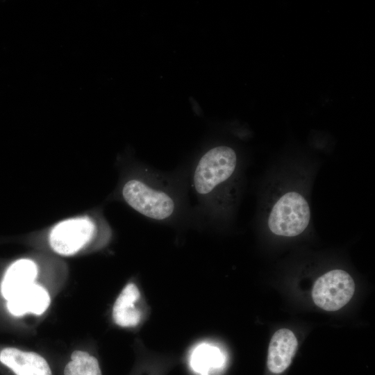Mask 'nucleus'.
Segmentation results:
<instances>
[{
    "mask_svg": "<svg viewBox=\"0 0 375 375\" xmlns=\"http://www.w3.org/2000/svg\"><path fill=\"white\" fill-rule=\"evenodd\" d=\"M95 225L88 217L68 219L57 224L49 234L51 249L58 254L77 253L92 238Z\"/></svg>",
    "mask_w": 375,
    "mask_h": 375,
    "instance_id": "nucleus-5",
    "label": "nucleus"
},
{
    "mask_svg": "<svg viewBox=\"0 0 375 375\" xmlns=\"http://www.w3.org/2000/svg\"><path fill=\"white\" fill-rule=\"evenodd\" d=\"M237 156L226 146L214 147L207 151L198 162L193 173L196 192L206 197L215 190L234 173Z\"/></svg>",
    "mask_w": 375,
    "mask_h": 375,
    "instance_id": "nucleus-2",
    "label": "nucleus"
},
{
    "mask_svg": "<svg viewBox=\"0 0 375 375\" xmlns=\"http://www.w3.org/2000/svg\"><path fill=\"white\" fill-rule=\"evenodd\" d=\"M310 219V209L306 199L297 192H289L274 205L268 226L276 235L294 237L304 231Z\"/></svg>",
    "mask_w": 375,
    "mask_h": 375,
    "instance_id": "nucleus-3",
    "label": "nucleus"
},
{
    "mask_svg": "<svg viewBox=\"0 0 375 375\" xmlns=\"http://www.w3.org/2000/svg\"><path fill=\"white\" fill-rule=\"evenodd\" d=\"M149 312V306L139 287L130 282L117 297L112 306V317L118 326L136 328L148 319Z\"/></svg>",
    "mask_w": 375,
    "mask_h": 375,
    "instance_id": "nucleus-6",
    "label": "nucleus"
},
{
    "mask_svg": "<svg viewBox=\"0 0 375 375\" xmlns=\"http://www.w3.org/2000/svg\"><path fill=\"white\" fill-rule=\"evenodd\" d=\"M64 369V375H102L98 360L88 352L76 350Z\"/></svg>",
    "mask_w": 375,
    "mask_h": 375,
    "instance_id": "nucleus-12",
    "label": "nucleus"
},
{
    "mask_svg": "<svg viewBox=\"0 0 375 375\" xmlns=\"http://www.w3.org/2000/svg\"><path fill=\"white\" fill-rule=\"evenodd\" d=\"M49 303L48 292L33 283L9 299L7 307L9 312L15 316L27 312L41 315L48 308Z\"/></svg>",
    "mask_w": 375,
    "mask_h": 375,
    "instance_id": "nucleus-9",
    "label": "nucleus"
},
{
    "mask_svg": "<svg viewBox=\"0 0 375 375\" xmlns=\"http://www.w3.org/2000/svg\"><path fill=\"white\" fill-rule=\"evenodd\" d=\"M224 362V356L215 344L202 342L192 347L189 357L190 366L198 375H210L212 369L219 368Z\"/></svg>",
    "mask_w": 375,
    "mask_h": 375,
    "instance_id": "nucleus-11",
    "label": "nucleus"
},
{
    "mask_svg": "<svg viewBox=\"0 0 375 375\" xmlns=\"http://www.w3.org/2000/svg\"><path fill=\"white\" fill-rule=\"evenodd\" d=\"M122 194L129 206L151 219L168 220L177 209L176 202L169 192L139 178L128 180Z\"/></svg>",
    "mask_w": 375,
    "mask_h": 375,
    "instance_id": "nucleus-1",
    "label": "nucleus"
},
{
    "mask_svg": "<svg viewBox=\"0 0 375 375\" xmlns=\"http://www.w3.org/2000/svg\"><path fill=\"white\" fill-rule=\"evenodd\" d=\"M298 347L294 333L288 328H281L272 335L269 347L267 366L275 374L285 372L290 365Z\"/></svg>",
    "mask_w": 375,
    "mask_h": 375,
    "instance_id": "nucleus-7",
    "label": "nucleus"
},
{
    "mask_svg": "<svg viewBox=\"0 0 375 375\" xmlns=\"http://www.w3.org/2000/svg\"><path fill=\"white\" fill-rule=\"evenodd\" d=\"M0 362L16 375H51L46 360L35 352L7 347L0 351Z\"/></svg>",
    "mask_w": 375,
    "mask_h": 375,
    "instance_id": "nucleus-8",
    "label": "nucleus"
},
{
    "mask_svg": "<svg viewBox=\"0 0 375 375\" xmlns=\"http://www.w3.org/2000/svg\"><path fill=\"white\" fill-rule=\"evenodd\" d=\"M355 283L345 271H329L315 281L312 297L315 305L324 310L335 311L342 308L352 298Z\"/></svg>",
    "mask_w": 375,
    "mask_h": 375,
    "instance_id": "nucleus-4",
    "label": "nucleus"
},
{
    "mask_svg": "<svg viewBox=\"0 0 375 375\" xmlns=\"http://www.w3.org/2000/svg\"><path fill=\"white\" fill-rule=\"evenodd\" d=\"M38 274L36 264L29 259L18 260L12 264L4 275L1 292L8 301L17 293L33 283Z\"/></svg>",
    "mask_w": 375,
    "mask_h": 375,
    "instance_id": "nucleus-10",
    "label": "nucleus"
}]
</instances>
